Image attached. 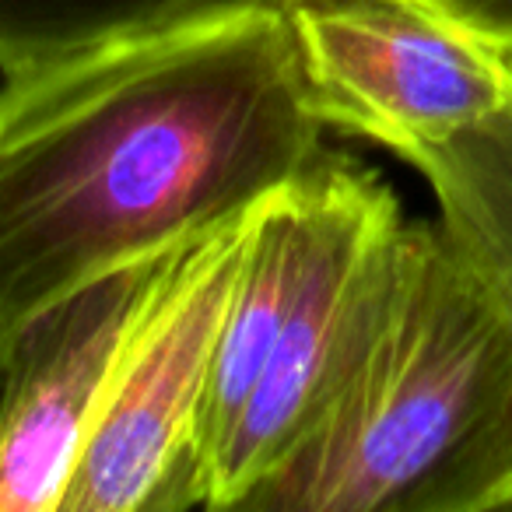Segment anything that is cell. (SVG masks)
<instances>
[{
	"label": "cell",
	"mask_w": 512,
	"mask_h": 512,
	"mask_svg": "<svg viewBox=\"0 0 512 512\" xmlns=\"http://www.w3.org/2000/svg\"><path fill=\"white\" fill-rule=\"evenodd\" d=\"M285 0H204L0 81V362L92 281L253 211L323 151Z\"/></svg>",
	"instance_id": "1"
},
{
	"label": "cell",
	"mask_w": 512,
	"mask_h": 512,
	"mask_svg": "<svg viewBox=\"0 0 512 512\" xmlns=\"http://www.w3.org/2000/svg\"><path fill=\"white\" fill-rule=\"evenodd\" d=\"M242 509H512V316L439 221L386 242L313 425Z\"/></svg>",
	"instance_id": "2"
},
{
	"label": "cell",
	"mask_w": 512,
	"mask_h": 512,
	"mask_svg": "<svg viewBox=\"0 0 512 512\" xmlns=\"http://www.w3.org/2000/svg\"><path fill=\"white\" fill-rule=\"evenodd\" d=\"M292 271L253 397L200 470L197 509L235 512L313 425L362 313L386 242L404 225L393 186L355 155L323 148L288 183Z\"/></svg>",
	"instance_id": "3"
},
{
	"label": "cell",
	"mask_w": 512,
	"mask_h": 512,
	"mask_svg": "<svg viewBox=\"0 0 512 512\" xmlns=\"http://www.w3.org/2000/svg\"><path fill=\"white\" fill-rule=\"evenodd\" d=\"M249 218L253 211L158 260L64 512L197 509L200 425Z\"/></svg>",
	"instance_id": "4"
},
{
	"label": "cell",
	"mask_w": 512,
	"mask_h": 512,
	"mask_svg": "<svg viewBox=\"0 0 512 512\" xmlns=\"http://www.w3.org/2000/svg\"><path fill=\"white\" fill-rule=\"evenodd\" d=\"M309 106L337 134L397 158L491 116L512 57L421 0H285Z\"/></svg>",
	"instance_id": "5"
},
{
	"label": "cell",
	"mask_w": 512,
	"mask_h": 512,
	"mask_svg": "<svg viewBox=\"0 0 512 512\" xmlns=\"http://www.w3.org/2000/svg\"><path fill=\"white\" fill-rule=\"evenodd\" d=\"M162 256L67 295L0 362V512H64Z\"/></svg>",
	"instance_id": "6"
},
{
	"label": "cell",
	"mask_w": 512,
	"mask_h": 512,
	"mask_svg": "<svg viewBox=\"0 0 512 512\" xmlns=\"http://www.w3.org/2000/svg\"><path fill=\"white\" fill-rule=\"evenodd\" d=\"M439 207V228L512 316V92L481 123L404 158Z\"/></svg>",
	"instance_id": "7"
},
{
	"label": "cell",
	"mask_w": 512,
	"mask_h": 512,
	"mask_svg": "<svg viewBox=\"0 0 512 512\" xmlns=\"http://www.w3.org/2000/svg\"><path fill=\"white\" fill-rule=\"evenodd\" d=\"M204 0H0V74L148 29Z\"/></svg>",
	"instance_id": "8"
},
{
	"label": "cell",
	"mask_w": 512,
	"mask_h": 512,
	"mask_svg": "<svg viewBox=\"0 0 512 512\" xmlns=\"http://www.w3.org/2000/svg\"><path fill=\"white\" fill-rule=\"evenodd\" d=\"M421 4L512 57V0H421Z\"/></svg>",
	"instance_id": "9"
}]
</instances>
